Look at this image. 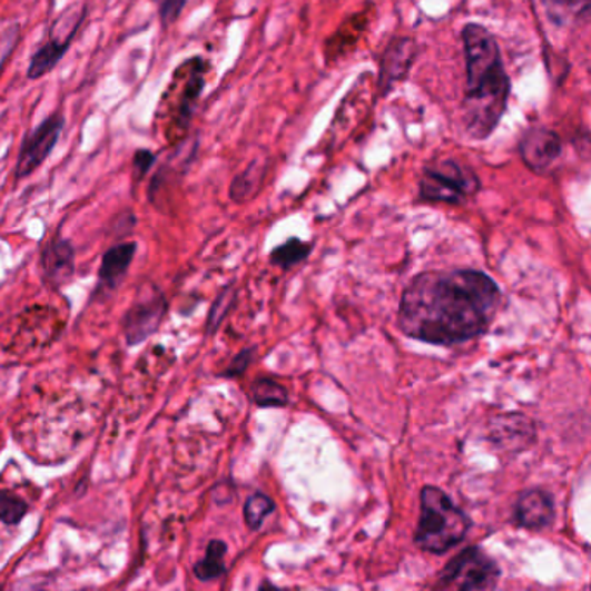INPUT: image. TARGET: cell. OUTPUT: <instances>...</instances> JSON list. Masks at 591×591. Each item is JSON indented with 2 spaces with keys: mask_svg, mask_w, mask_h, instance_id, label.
I'll return each instance as SVG.
<instances>
[{
  "mask_svg": "<svg viewBox=\"0 0 591 591\" xmlns=\"http://www.w3.org/2000/svg\"><path fill=\"white\" fill-rule=\"evenodd\" d=\"M500 304V286L482 270H427L404 288L397 325L427 344H462L490 328Z\"/></svg>",
  "mask_w": 591,
  "mask_h": 591,
  "instance_id": "1",
  "label": "cell"
},
{
  "mask_svg": "<svg viewBox=\"0 0 591 591\" xmlns=\"http://www.w3.org/2000/svg\"><path fill=\"white\" fill-rule=\"evenodd\" d=\"M462 43L466 70L463 122L469 138L486 141L505 117L512 86L500 43L486 27L466 23Z\"/></svg>",
  "mask_w": 591,
  "mask_h": 591,
  "instance_id": "2",
  "label": "cell"
},
{
  "mask_svg": "<svg viewBox=\"0 0 591 591\" xmlns=\"http://www.w3.org/2000/svg\"><path fill=\"white\" fill-rule=\"evenodd\" d=\"M470 525L469 515L454 505L444 491L434 486L423 487L415 531V544L420 550L443 555L465 540Z\"/></svg>",
  "mask_w": 591,
  "mask_h": 591,
  "instance_id": "3",
  "label": "cell"
},
{
  "mask_svg": "<svg viewBox=\"0 0 591 591\" xmlns=\"http://www.w3.org/2000/svg\"><path fill=\"white\" fill-rule=\"evenodd\" d=\"M418 189L422 200L460 205L477 195L481 179L469 165L454 158H444L423 169Z\"/></svg>",
  "mask_w": 591,
  "mask_h": 591,
  "instance_id": "4",
  "label": "cell"
},
{
  "mask_svg": "<svg viewBox=\"0 0 591 591\" xmlns=\"http://www.w3.org/2000/svg\"><path fill=\"white\" fill-rule=\"evenodd\" d=\"M502 578L496 562L479 546H470L451 559L439 574V588L453 590H493Z\"/></svg>",
  "mask_w": 591,
  "mask_h": 591,
  "instance_id": "5",
  "label": "cell"
},
{
  "mask_svg": "<svg viewBox=\"0 0 591 591\" xmlns=\"http://www.w3.org/2000/svg\"><path fill=\"white\" fill-rule=\"evenodd\" d=\"M65 129V117L55 111L43 122H40L32 132L24 136L14 167V179L21 180L32 176L43 161L48 160L52 149L58 145Z\"/></svg>",
  "mask_w": 591,
  "mask_h": 591,
  "instance_id": "6",
  "label": "cell"
},
{
  "mask_svg": "<svg viewBox=\"0 0 591 591\" xmlns=\"http://www.w3.org/2000/svg\"><path fill=\"white\" fill-rule=\"evenodd\" d=\"M169 304L158 288H151L134 302L124 316V335L127 344L138 345L158 332Z\"/></svg>",
  "mask_w": 591,
  "mask_h": 591,
  "instance_id": "7",
  "label": "cell"
},
{
  "mask_svg": "<svg viewBox=\"0 0 591 591\" xmlns=\"http://www.w3.org/2000/svg\"><path fill=\"white\" fill-rule=\"evenodd\" d=\"M518 148L521 160L531 173L546 174L562 157L564 141L550 127L533 126L524 130Z\"/></svg>",
  "mask_w": 591,
  "mask_h": 591,
  "instance_id": "8",
  "label": "cell"
},
{
  "mask_svg": "<svg viewBox=\"0 0 591 591\" xmlns=\"http://www.w3.org/2000/svg\"><path fill=\"white\" fill-rule=\"evenodd\" d=\"M418 56V43L412 37H394L387 43L381 59L378 89L382 96L391 95L401 82L407 80Z\"/></svg>",
  "mask_w": 591,
  "mask_h": 591,
  "instance_id": "9",
  "label": "cell"
},
{
  "mask_svg": "<svg viewBox=\"0 0 591 591\" xmlns=\"http://www.w3.org/2000/svg\"><path fill=\"white\" fill-rule=\"evenodd\" d=\"M79 32V28H71L63 33V24L61 20L56 21L55 27L51 30V37L48 42L40 46L39 51L32 56L30 67H28L27 77L30 80L42 79L43 75L51 73L55 70L56 65L63 59L68 49L73 43L75 36Z\"/></svg>",
  "mask_w": 591,
  "mask_h": 591,
  "instance_id": "10",
  "label": "cell"
},
{
  "mask_svg": "<svg viewBox=\"0 0 591 591\" xmlns=\"http://www.w3.org/2000/svg\"><path fill=\"white\" fill-rule=\"evenodd\" d=\"M513 518L524 529L540 531L549 528L555 519V502L552 494L544 490L524 491L515 503Z\"/></svg>",
  "mask_w": 591,
  "mask_h": 591,
  "instance_id": "11",
  "label": "cell"
},
{
  "mask_svg": "<svg viewBox=\"0 0 591 591\" xmlns=\"http://www.w3.org/2000/svg\"><path fill=\"white\" fill-rule=\"evenodd\" d=\"M186 63L189 67V75L188 79H186L185 90L180 95L173 130L188 129L189 122H191L193 110H195L196 102L200 99L205 87L207 63H205L204 59L193 58L186 61Z\"/></svg>",
  "mask_w": 591,
  "mask_h": 591,
  "instance_id": "12",
  "label": "cell"
},
{
  "mask_svg": "<svg viewBox=\"0 0 591 591\" xmlns=\"http://www.w3.org/2000/svg\"><path fill=\"white\" fill-rule=\"evenodd\" d=\"M43 276L55 285L68 282L75 270L73 245L63 238H55L42 252Z\"/></svg>",
  "mask_w": 591,
  "mask_h": 591,
  "instance_id": "13",
  "label": "cell"
},
{
  "mask_svg": "<svg viewBox=\"0 0 591 591\" xmlns=\"http://www.w3.org/2000/svg\"><path fill=\"white\" fill-rule=\"evenodd\" d=\"M136 252H138V244H134V242L115 245V247L106 252L102 255L101 267H99V283H101V286L115 288L129 270Z\"/></svg>",
  "mask_w": 591,
  "mask_h": 591,
  "instance_id": "14",
  "label": "cell"
},
{
  "mask_svg": "<svg viewBox=\"0 0 591 591\" xmlns=\"http://www.w3.org/2000/svg\"><path fill=\"white\" fill-rule=\"evenodd\" d=\"M267 164L263 158L257 157L244 173L238 174V176L233 179L232 188H229V196L232 200L236 204H244L245 200L252 198L255 193L259 191L260 185H263L264 177L267 174Z\"/></svg>",
  "mask_w": 591,
  "mask_h": 591,
  "instance_id": "15",
  "label": "cell"
},
{
  "mask_svg": "<svg viewBox=\"0 0 591 591\" xmlns=\"http://www.w3.org/2000/svg\"><path fill=\"white\" fill-rule=\"evenodd\" d=\"M227 544L220 540H211L207 546V553L204 559L195 565V575L200 581L219 580L220 575L226 574Z\"/></svg>",
  "mask_w": 591,
  "mask_h": 591,
  "instance_id": "16",
  "label": "cell"
},
{
  "mask_svg": "<svg viewBox=\"0 0 591 591\" xmlns=\"http://www.w3.org/2000/svg\"><path fill=\"white\" fill-rule=\"evenodd\" d=\"M311 252H313V245L309 242H302L301 238H290L270 252L269 259L270 263L282 267V269H290L295 264L306 260Z\"/></svg>",
  "mask_w": 591,
  "mask_h": 591,
  "instance_id": "17",
  "label": "cell"
},
{
  "mask_svg": "<svg viewBox=\"0 0 591 591\" xmlns=\"http://www.w3.org/2000/svg\"><path fill=\"white\" fill-rule=\"evenodd\" d=\"M252 397L260 407H282L288 403V392L278 382L259 378L252 385Z\"/></svg>",
  "mask_w": 591,
  "mask_h": 591,
  "instance_id": "18",
  "label": "cell"
},
{
  "mask_svg": "<svg viewBox=\"0 0 591 591\" xmlns=\"http://www.w3.org/2000/svg\"><path fill=\"white\" fill-rule=\"evenodd\" d=\"M275 512V502L263 493H255L245 503L244 518L252 531L263 528L266 518Z\"/></svg>",
  "mask_w": 591,
  "mask_h": 591,
  "instance_id": "19",
  "label": "cell"
},
{
  "mask_svg": "<svg viewBox=\"0 0 591 591\" xmlns=\"http://www.w3.org/2000/svg\"><path fill=\"white\" fill-rule=\"evenodd\" d=\"M588 12L590 0H550V18L559 24H564L568 18L587 20Z\"/></svg>",
  "mask_w": 591,
  "mask_h": 591,
  "instance_id": "20",
  "label": "cell"
},
{
  "mask_svg": "<svg viewBox=\"0 0 591 591\" xmlns=\"http://www.w3.org/2000/svg\"><path fill=\"white\" fill-rule=\"evenodd\" d=\"M28 513V503L18 494L0 490V521L8 525H17Z\"/></svg>",
  "mask_w": 591,
  "mask_h": 591,
  "instance_id": "21",
  "label": "cell"
},
{
  "mask_svg": "<svg viewBox=\"0 0 591 591\" xmlns=\"http://www.w3.org/2000/svg\"><path fill=\"white\" fill-rule=\"evenodd\" d=\"M235 301L236 292L233 286H227V288H224V290L220 292L219 297L216 298V302H214V306H211L210 314H208V333H214L217 328H219L220 323L224 322V317H226L227 313L232 311Z\"/></svg>",
  "mask_w": 591,
  "mask_h": 591,
  "instance_id": "22",
  "label": "cell"
},
{
  "mask_svg": "<svg viewBox=\"0 0 591 591\" xmlns=\"http://www.w3.org/2000/svg\"><path fill=\"white\" fill-rule=\"evenodd\" d=\"M18 39H20V27L12 24V27L6 28L2 36H0V71L8 63V59L11 58L12 51L17 49Z\"/></svg>",
  "mask_w": 591,
  "mask_h": 591,
  "instance_id": "23",
  "label": "cell"
},
{
  "mask_svg": "<svg viewBox=\"0 0 591 591\" xmlns=\"http://www.w3.org/2000/svg\"><path fill=\"white\" fill-rule=\"evenodd\" d=\"M155 160H157V157H155L154 151H149V149H138L136 155H134L132 161L134 179H145L146 174L149 173V169H151V165L155 164Z\"/></svg>",
  "mask_w": 591,
  "mask_h": 591,
  "instance_id": "24",
  "label": "cell"
},
{
  "mask_svg": "<svg viewBox=\"0 0 591 591\" xmlns=\"http://www.w3.org/2000/svg\"><path fill=\"white\" fill-rule=\"evenodd\" d=\"M186 0H164L160 8V18L164 27L176 23L179 20L180 12L185 9Z\"/></svg>",
  "mask_w": 591,
  "mask_h": 591,
  "instance_id": "25",
  "label": "cell"
},
{
  "mask_svg": "<svg viewBox=\"0 0 591 591\" xmlns=\"http://www.w3.org/2000/svg\"><path fill=\"white\" fill-rule=\"evenodd\" d=\"M252 357H254V348H245L235 359L232 361L229 368L224 372V376H238L248 368V365L252 363Z\"/></svg>",
  "mask_w": 591,
  "mask_h": 591,
  "instance_id": "26",
  "label": "cell"
}]
</instances>
